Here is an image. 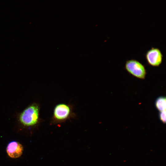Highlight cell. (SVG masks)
Returning a JSON list of instances; mask_svg holds the SVG:
<instances>
[{"instance_id": "obj_1", "label": "cell", "mask_w": 166, "mask_h": 166, "mask_svg": "<svg viewBox=\"0 0 166 166\" xmlns=\"http://www.w3.org/2000/svg\"><path fill=\"white\" fill-rule=\"evenodd\" d=\"M39 105L34 103L26 108L19 115L18 121L25 127H33L38 125L41 121L40 117Z\"/></svg>"}, {"instance_id": "obj_2", "label": "cell", "mask_w": 166, "mask_h": 166, "mask_svg": "<svg viewBox=\"0 0 166 166\" xmlns=\"http://www.w3.org/2000/svg\"><path fill=\"white\" fill-rule=\"evenodd\" d=\"M76 116L72 105L60 103L54 107L50 121V125H56L65 122Z\"/></svg>"}, {"instance_id": "obj_3", "label": "cell", "mask_w": 166, "mask_h": 166, "mask_svg": "<svg viewBox=\"0 0 166 166\" xmlns=\"http://www.w3.org/2000/svg\"><path fill=\"white\" fill-rule=\"evenodd\" d=\"M124 67L126 71L133 76L140 79H145L147 70L145 66L138 60L135 59L127 60Z\"/></svg>"}, {"instance_id": "obj_4", "label": "cell", "mask_w": 166, "mask_h": 166, "mask_svg": "<svg viewBox=\"0 0 166 166\" xmlns=\"http://www.w3.org/2000/svg\"><path fill=\"white\" fill-rule=\"evenodd\" d=\"M148 65L153 67H159L163 60V55L160 49L154 47L148 50L145 55Z\"/></svg>"}, {"instance_id": "obj_5", "label": "cell", "mask_w": 166, "mask_h": 166, "mask_svg": "<svg viewBox=\"0 0 166 166\" xmlns=\"http://www.w3.org/2000/svg\"><path fill=\"white\" fill-rule=\"evenodd\" d=\"M6 153L12 158H17L20 157L23 151L22 144L16 141H12L9 143L6 148Z\"/></svg>"}, {"instance_id": "obj_6", "label": "cell", "mask_w": 166, "mask_h": 166, "mask_svg": "<svg viewBox=\"0 0 166 166\" xmlns=\"http://www.w3.org/2000/svg\"><path fill=\"white\" fill-rule=\"evenodd\" d=\"M156 109L160 112L166 111V99L165 97L160 96L157 97L155 101Z\"/></svg>"}, {"instance_id": "obj_7", "label": "cell", "mask_w": 166, "mask_h": 166, "mask_svg": "<svg viewBox=\"0 0 166 166\" xmlns=\"http://www.w3.org/2000/svg\"><path fill=\"white\" fill-rule=\"evenodd\" d=\"M159 119L160 121L164 124L166 123V111L159 112Z\"/></svg>"}]
</instances>
